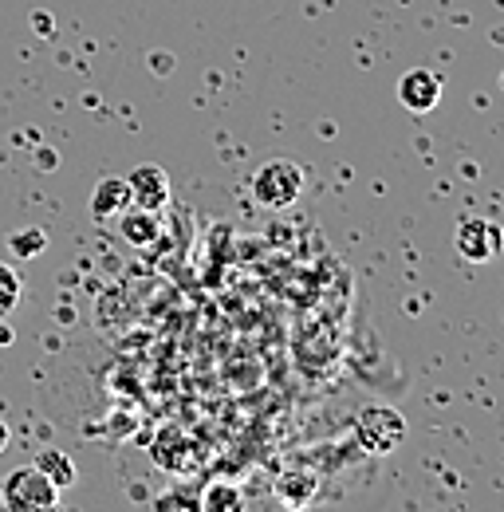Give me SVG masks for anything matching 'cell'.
Wrapping results in <instances>:
<instances>
[{
	"instance_id": "6da1fadb",
	"label": "cell",
	"mask_w": 504,
	"mask_h": 512,
	"mask_svg": "<svg viewBox=\"0 0 504 512\" xmlns=\"http://www.w3.org/2000/svg\"><path fill=\"white\" fill-rule=\"evenodd\" d=\"M252 201L260 209H292L304 197V166H296L292 158H272L252 174Z\"/></svg>"
},
{
	"instance_id": "7a4b0ae2",
	"label": "cell",
	"mask_w": 504,
	"mask_h": 512,
	"mask_svg": "<svg viewBox=\"0 0 504 512\" xmlns=\"http://www.w3.org/2000/svg\"><path fill=\"white\" fill-rule=\"evenodd\" d=\"M406 438V418L394 410V406H363L359 418H355V442L375 453V457H386L402 446Z\"/></svg>"
},
{
	"instance_id": "3957f363",
	"label": "cell",
	"mask_w": 504,
	"mask_h": 512,
	"mask_svg": "<svg viewBox=\"0 0 504 512\" xmlns=\"http://www.w3.org/2000/svg\"><path fill=\"white\" fill-rule=\"evenodd\" d=\"M0 505L8 512H24L36 509V505H60V489L36 465H24V469H12L0 481Z\"/></svg>"
},
{
	"instance_id": "277c9868",
	"label": "cell",
	"mask_w": 504,
	"mask_h": 512,
	"mask_svg": "<svg viewBox=\"0 0 504 512\" xmlns=\"http://www.w3.org/2000/svg\"><path fill=\"white\" fill-rule=\"evenodd\" d=\"M453 245H457V253L465 256V260H493V256L504 249V233L501 225H493V221H481V217H465L461 225H457V237H453Z\"/></svg>"
},
{
	"instance_id": "5b68a950",
	"label": "cell",
	"mask_w": 504,
	"mask_h": 512,
	"mask_svg": "<svg viewBox=\"0 0 504 512\" xmlns=\"http://www.w3.org/2000/svg\"><path fill=\"white\" fill-rule=\"evenodd\" d=\"M441 75L430 67H410L402 79H398V103L414 115H430L441 99Z\"/></svg>"
},
{
	"instance_id": "8992f818",
	"label": "cell",
	"mask_w": 504,
	"mask_h": 512,
	"mask_svg": "<svg viewBox=\"0 0 504 512\" xmlns=\"http://www.w3.org/2000/svg\"><path fill=\"white\" fill-rule=\"evenodd\" d=\"M126 186H130V201L138 205V209H154V213H162L166 205H170V174L162 170V166H154V162H146V166H134L130 174H126Z\"/></svg>"
},
{
	"instance_id": "52a82bcc",
	"label": "cell",
	"mask_w": 504,
	"mask_h": 512,
	"mask_svg": "<svg viewBox=\"0 0 504 512\" xmlns=\"http://www.w3.org/2000/svg\"><path fill=\"white\" fill-rule=\"evenodd\" d=\"M119 233L130 249H154L162 237V217L154 209H138L130 205L126 213H119Z\"/></svg>"
},
{
	"instance_id": "ba28073f",
	"label": "cell",
	"mask_w": 504,
	"mask_h": 512,
	"mask_svg": "<svg viewBox=\"0 0 504 512\" xmlns=\"http://www.w3.org/2000/svg\"><path fill=\"white\" fill-rule=\"evenodd\" d=\"M272 493H276V501L284 509H304V505H312L315 493H319V477L308 473V469H288V473L276 477Z\"/></svg>"
},
{
	"instance_id": "9c48e42d",
	"label": "cell",
	"mask_w": 504,
	"mask_h": 512,
	"mask_svg": "<svg viewBox=\"0 0 504 512\" xmlns=\"http://www.w3.org/2000/svg\"><path fill=\"white\" fill-rule=\"evenodd\" d=\"M134 201H130V186H126V178H103L95 193H91V213L99 217V221H111V217H119L126 213Z\"/></svg>"
},
{
	"instance_id": "30bf717a",
	"label": "cell",
	"mask_w": 504,
	"mask_h": 512,
	"mask_svg": "<svg viewBox=\"0 0 504 512\" xmlns=\"http://www.w3.org/2000/svg\"><path fill=\"white\" fill-rule=\"evenodd\" d=\"M32 465H36V469H40V473L60 489V493L63 489H71V485H75V477H79V473H75V461H71L63 449H40Z\"/></svg>"
},
{
	"instance_id": "8fae6325",
	"label": "cell",
	"mask_w": 504,
	"mask_h": 512,
	"mask_svg": "<svg viewBox=\"0 0 504 512\" xmlns=\"http://www.w3.org/2000/svg\"><path fill=\"white\" fill-rule=\"evenodd\" d=\"M201 512H245V493L229 481H213L201 489Z\"/></svg>"
},
{
	"instance_id": "7c38bea8",
	"label": "cell",
	"mask_w": 504,
	"mask_h": 512,
	"mask_svg": "<svg viewBox=\"0 0 504 512\" xmlns=\"http://www.w3.org/2000/svg\"><path fill=\"white\" fill-rule=\"evenodd\" d=\"M154 512H201V493L178 485V489H170V493H162L154 501Z\"/></svg>"
},
{
	"instance_id": "4fadbf2b",
	"label": "cell",
	"mask_w": 504,
	"mask_h": 512,
	"mask_svg": "<svg viewBox=\"0 0 504 512\" xmlns=\"http://www.w3.org/2000/svg\"><path fill=\"white\" fill-rule=\"evenodd\" d=\"M8 249L20 256V260H32V256H40L48 249V237H44V229H24V233H12L8 237Z\"/></svg>"
},
{
	"instance_id": "5bb4252c",
	"label": "cell",
	"mask_w": 504,
	"mask_h": 512,
	"mask_svg": "<svg viewBox=\"0 0 504 512\" xmlns=\"http://www.w3.org/2000/svg\"><path fill=\"white\" fill-rule=\"evenodd\" d=\"M16 304H20V276H16V268L0 264V320H4Z\"/></svg>"
},
{
	"instance_id": "9a60e30c",
	"label": "cell",
	"mask_w": 504,
	"mask_h": 512,
	"mask_svg": "<svg viewBox=\"0 0 504 512\" xmlns=\"http://www.w3.org/2000/svg\"><path fill=\"white\" fill-rule=\"evenodd\" d=\"M8 442H12V430H8V422H0V453L8 449Z\"/></svg>"
},
{
	"instance_id": "2e32d148",
	"label": "cell",
	"mask_w": 504,
	"mask_h": 512,
	"mask_svg": "<svg viewBox=\"0 0 504 512\" xmlns=\"http://www.w3.org/2000/svg\"><path fill=\"white\" fill-rule=\"evenodd\" d=\"M24 512H60V505H36V509H24Z\"/></svg>"
},
{
	"instance_id": "e0dca14e",
	"label": "cell",
	"mask_w": 504,
	"mask_h": 512,
	"mask_svg": "<svg viewBox=\"0 0 504 512\" xmlns=\"http://www.w3.org/2000/svg\"><path fill=\"white\" fill-rule=\"evenodd\" d=\"M0 343H12V331H8L4 323H0Z\"/></svg>"
},
{
	"instance_id": "ac0fdd59",
	"label": "cell",
	"mask_w": 504,
	"mask_h": 512,
	"mask_svg": "<svg viewBox=\"0 0 504 512\" xmlns=\"http://www.w3.org/2000/svg\"><path fill=\"white\" fill-rule=\"evenodd\" d=\"M280 512H304V509H280Z\"/></svg>"
}]
</instances>
